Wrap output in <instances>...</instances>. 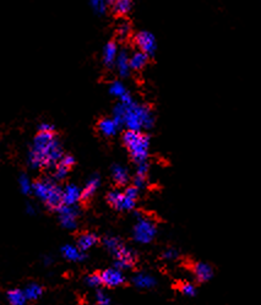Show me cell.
<instances>
[{
	"mask_svg": "<svg viewBox=\"0 0 261 305\" xmlns=\"http://www.w3.org/2000/svg\"><path fill=\"white\" fill-rule=\"evenodd\" d=\"M113 118L118 124L124 125L128 130L141 131L142 129H151L154 127L155 116L151 108L146 104L137 103L128 94L119 100V103L114 107Z\"/></svg>",
	"mask_w": 261,
	"mask_h": 305,
	"instance_id": "obj_1",
	"label": "cell"
},
{
	"mask_svg": "<svg viewBox=\"0 0 261 305\" xmlns=\"http://www.w3.org/2000/svg\"><path fill=\"white\" fill-rule=\"evenodd\" d=\"M62 158L63 149L56 136L53 133L40 131L30 152V164L34 168H43L61 162Z\"/></svg>",
	"mask_w": 261,
	"mask_h": 305,
	"instance_id": "obj_2",
	"label": "cell"
},
{
	"mask_svg": "<svg viewBox=\"0 0 261 305\" xmlns=\"http://www.w3.org/2000/svg\"><path fill=\"white\" fill-rule=\"evenodd\" d=\"M123 142L134 162H145L149 157L150 137L142 131L127 130L123 135Z\"/></svg>",
	"mask_w": 261,
	"mask_h": 305,
	"instance_id": "obj_3",
	"label": "cell"
},
{
	"mask_svg": "<svg viewBox=\"0 0 261 305\" xmlns=\"http://www.w3.org/2000/svg\"><path fill=\"white\" fill-rule=\"evenodd\" d=\"M34 193L52 208H58L63 203V190L50 180H38L35 183Z\"/></svg>",
	"mask_w": 261,
	"mask_h": 305,
	"instance_id": "obj_4",
	"label": "cell"
},
{
	"mask_svg": "<svg viewBox=\"0 0 261 305\" xmlns=\"http://www.w3.org/2000/svg\"><path fill=\"white\" fill-rule=\"evenodd\" d=\"M157 228L154 221L146 217H139L133 228V238L140 244H149L154 240Z\"/></svg>",
	"mask_w": 261,
	"mask_h": 305,
	"instance_id": "obj_5",
	"label": "cell"
},
{
	"mask_svg": "<svg viewBox=\"0 0 261 305\" xmlns=\"http://www.w3.org/2000/svg\"><path fill=\"white\" fill-rule=\"evenodd\" d=\"M107 201L112 207L118 211H130L135 207V201L136 200L130 199L125 195L124 191L113 190L107 195Z\"/></svg>",
	"mask_w": 261,
	"mask_h": 305,
	"instance_id": "obj_6",
	"label": "cell"
},
{
	"mask_svg": "<svg viewBox=\"0 0 261 305\" xmlns=\"http://www.w3.org/2000/svg\"><path fill=\"white\" fill-rule=\"evenodd\" d=\"M134 42L137 49L146 53L150 56L154 55L156 53V49H157V42H156L155 36L149 31H141L139 34H136Z\"/></svg>",
	"mask_w": 261,
	"mask_h": 305,
	"instance_id": "obj_7",
	"label": "cell"
},
{
	"mask_svg": "<svg viewBox=\"0 0 261 305\" xmlns=\"http://www.w3.org/2000/svg\"><path fill=\"white\" fill-rule=\"evenodd\" d=\"M58 216L61 221L62 226L67 229H75L77 224V216H79V211L75 206L70 205H61L58 208Z\"/></svg>",
	"mask_w": 261,
	"mask_h": 305,
	"instance_id": "obj_8",
	"label": "cell"
},
{
	"mask_svg": "<svg viewBox=\"0 0 261 305\" xmlns=\"http://www.w3.org/2000/svg\"><path fill=\"white\" fill-rule=\"evenodd\" d=\"M115 267L121 268V270H127V268L133 267L135 264V254L133 250L128 249L127 247L122 245L115 254Z\"/></svg>",
	"mask_w": 261,
	"mask_h": 305,
	"instance_id": "obj_9",
	"label": "cell"
},
{
	"mask_svg": "<svg viewBox=\"0 0 261 305\" xmlns=\"http://www.w3.org/2000/svg\"><path fill=\"white\" fill-rule=\"evenodd\" d=\"M102 282L107 287H118L122 286L125 282V276L123 274V271L118 267L108 268L101 273Z\"/></svg>",
	"mask_w": 261,
	"mask_h": 305,
	"instance_id": "obj_10",
	"label": "cell"
},
{
	"mask_svg": "<svg viewBox=\"0 0 261 305\" xmlns=\"http://www.w3.org/2000/svg\"><path fill=\"white\" fill-rule=\"evenodd\" d=\"M117 73L121 77H128L131 73L130 67V54L127 49L119 50V54L117 56L115 64H114Z\"/></svg>",
	"mask_w": 261,
	"mask_h": 305,
	"instance_id": "obj_11",
	"label": "cell"
},
{
	"mask_svg": "<svg viewBox=\"0 0 261 305\" xmlns=\"http://www.w3.org/2000/svg\"><path fill=\"white\" fill-rule=\"evenodd\" d=\"M119 47L115 42L110 41L108 42L106 46L103 47V52H102V62L107 68L114 67L117 60V56L119 54Z\"/></svg>",
	"mask_w": 261,
	"mask_h": 305,
	"instance_id": "obj_12",
	"label": "cell"
},
{
	"mask_svg": "<svg viewBox=\"0 0 261 305\" xmlns=\"http://www.w3.org/2000/svg\"><path fill=\"white\" fill-rule=\"evenodd\" d=\"M81 199H82V191L76 185L70 184L68 187H65V189L63 190V203L64 205L74 206Z\"/></svg>",
	"mask_w": 261,
	"mask_h": 305,
	"instance_id": "obj_13",
	"label": "cell"
},
{
	"mask_svg": "<svg viewBox=\"0 0 261 305\" xmlns=\"http://www.w3.org/2000/svg\"><path fill=\"white\" fill-rule=\"evenodd\" d=\"M97 128H98V131H100L102 135L110 137V136H114L117 133H118L121 125L118 124V121H117L114 118H104V119H101V120L98 121Z\"/></svg>",
	"mask_w": 261,
	"mask_h": 305,
	"instance_id": "obj_14",
	"label": "cell"
},
{
	"mask_svg": "<svg viewBox=\"0 0 261 305\" xmlns=\"http://www.w3.org/2000/svg\"><path fill=\"white\" fill-rule=\"evenodd\" d=\"M193 272L199 282H208L214 276V270L209 264L205 262H196L193 266Z\"/></svg>",
	"mask_w": 261,
	"mask_h": 305,
	"instance_id": "obj_15",
	"label": "cell"
},
{
	"mask_svg": "<svg viewBox=\"0 0 261 305\" xmlns=\"http://www.w3.org/2000/svg\"><path fill=\"white\" fill-rule=\"evenodd\" d=\"M108 7L112 8L113 13L118 16H125L133 8V0H107Z\"/></svg>",
	"mask_w": 261,
	"mask_h": 305,
	"instance_id": "obj_16",
	"label": "cell"
},
{
	"mask_svg": "<svg viewBox=\"0 0 261 305\" xmlns=\"http://www.w3.org/2000/svg\"><path fill=\"white\" fill-rule=\"evenodd\" d=\"M149 59H150V55L146 54V53L141 52V50H136V52H134L133 54H130L131 70H134V71L142 70V69L149 64Z\"/></svg>",
	"mask_w": 261,
	"mask_h": 305,
	"instance_id": "obj_17",
	"label": "cell"
},
{
	"mask_svg": "<svg viewBox=\"0 0 261 305\" xmlns=\"http://www.w3.org/2000/svg\"><path fill=\"white\" fill-rule=\"evenodd\" d=\"M134 285L140 289H150L156 286V280L154 276L149 273H137L133 280Z\"/></svg>",
	"mask_w": 261,
	"mask_h": 305,
	"instance_id": "obj_18",
	"label": "cell"
},
{
	"mask_svg": "<svg viewBox=\"0 0 261 305\" xmlns=\"http://www.w3.org/2000/svg\"><path fill=\"white\" fill-rule=\"evenodd\" d=\"M98 239L94 233H83L81 234L79 239H77V247L80 248V250L86 251L89 249H91L92 247H95L97 244Z\"/></svg>",
	"mask_w": 261,
	"mask_h": 305,
	"instance_id": "obj_19",
	"label": "cell"
},
{
	"mask_svg": "<svg viewBox=\"0 0 261 305\" xmlns=\"http://www.w3.org/2000/svg\"><path fill=\"white\" fill-rule=\"evenodd\" d=\"M62 253L64 258L70 260V261H81L85 258L82 250H80L79 247H74V245H65L62 249Z\"/></svg>",
	"mask_w": 261,
	"mask_h": 305,
	"instance_id": "obj_20",
	"label": "cell"
},
{
	"mask_svg": "<svg viewBox=\"0 0 261 305\" xmlns=\"http://www.w3.org/2000/svg\"><path fill=\"white\" fill-rule=\"evenodd\" d=\"M112 175H113V180L115 181L118 185H125L128 184L129 181V173L128 170L124 168L123 166H114L112 169Z\"/></svg>",
	"mask_w": 261,
	"mask_h": 305,
	"instance_id": "obj_21",
	"label": "cell"
},
{
	"mask_svg": "<svg viewBox=\"0 0 261 305\" xmlns=\"http://www.w3.org/2000/svg\"><path fill=\"white\" fill-rule=\"evenodd\" d=\"M98 187H100V178L96 175L90 178V180L87 181L82 190V199H90L98 189Z\"/></svg>",
	"mask_w": 261,
	"mask_h": 305,
	"instance_id": "obj_22",
	"label": "cell"
},
{
	"mask_svg": "<svg viewBox=\"0 0 261 305\" xmlns=\"http://www.w3.org/2000/svg\"><path fill=\"white\" fill-rule=\"evenodd\" d=\"M109 94L112 96H114V97H117V98H119V100H121L123 96H125L128 94V89L122 81H119V80H115V81H113L109 85Z\"/></svg>",
	"mask_w": 261,
	"mask_h": 305,
	"instance_id": "obj_23",
	"label": "cell"
},
{
	"mask_svg": "<svg viewBox=\"0 0 261 305\" xmlns=\"http://www.w3.org/2000/svg\"><path fill=\"white\" fill-rule=\"evenodd\" d=\"M8 299L11 305H25L27 298L25 292L20 291V289H13L8 293Z\"/></svg>",
	"mask_w": 261,
	"mask_h": 305,
	"instance_id": "obj_24",
	"label": "cell"
},
{
	"mask_svg": "<svg viewBox=\"0 0 261 305\" xmlns=\"http://www.w3.org/2000/svg\"><path fill=\"white\" fill-rule=\"evenodd\" d=\"M131 34V25L127 20L119 21L118 26H117V35L121 40H127Z\"/></svg>",
	"mask_w": 261,
	"mask_h": 305,
	"instance_id": "obj_25",
	"label": "cell"
},
{
	"mask_svg": "<svg viewBox=\"0 0 261 305\" xmlns=\"http://www.w3.org/2000/svg\"><path fill=\"white\" fill-rule=\"evenodd\" d=\"M42 293H43V289H42L41 286L38 285H30L27 288L25 289V295L27 299H30V300H36V299H38L42 295Z\"/></svg>",
	"mask_w": 261,
	"mask_h": 305,
	"instance_id": "obj_26",
	"label": "cell"
},
{
	"mask_svg": "<svg viewBox=\"0 0 261 305\" xmlns=\"http://www.w3.org/2000/svg\"><path fill=\"white\" fill-rule=\"evenodd\" d=\"M90 5L94 9L95 13L98 15H103L108 8L107 0H90Z\"/></svg>",
	"mask_w": 261,
	"mask_h": 305,
	"instance_id": "obj_27",
	"label": "cell"
},
{
	"mask_svg": "<svg viewBox=\"0 0 261 305\" xmlns=\"http://www.w3.org/2000/svg\"><path fill=\"white\" fill-rule=\"evenodd\" d=\"M104 245H106V248L108 250L110 251L112 254H115L117 251H118L119 248L122 247L123 243L121 240H119L118 238H114V237H108L104 239Z\"/></svg>",
	"mask_w": 261,
	"mask_h": 305,
	"instance_id": "obj_28",
	"label": "cell"
},
{
	"mask_svg": "<svg viewBox=\"0 0 261 305\" xmlns=\"http://www.w3.org/2000/svg\"><path fill=\"white\" fill-rule=\"evenodd\" d=\"M86 285L90 286V287H94V288H97V287L103 285V282H102L101 274L100 273L90 274V276L86 278Z\"/></svg>",
	"mask_w": 261,
	"mask_h": 305,
	"instance_id": "obj_29",
	"label": "cell"
},
{
	"mask_svg": "<svg viewBox=\"0 0 261 305\" xmlns=\"http://www.w3.org/2000/svg\"><path fill=\"white\" fill-rule=\"evenodd\" d=\"M20 188H21V190H22V193L28 194V193H31L32 190H34V184L31 183V180H30V179L27 178L26 175H21Z\"/></svg>",
	"mask_w": 261,
	"mask_h": 305,
	"instance_id": "obj_30",
	"label": "cell"
},
{
	"mask_svg": "<svg viewBox=\"0 0 261 305\" xmlns=\"http://www.w3.org/2000/svg\"><path fill=\"white\" fill-rule=\"evenodd\" d=\"M69 170H70V168H68V167L63 166V164L59 163L58 167L54 169V178L58 179V180H62V179H64L65 176L68 175Z\"/></svg>",
	"mask_w": 261,
	"mask_h": 305,
	"instance_id": "obj_31",
	"label": "cell"
},
{
	"mask_svg": "<svg viewBox=\"0 0 261 305\" xmlns=\"http://www.w3.org/2000/svg\"><path fill=\"white\" fill-rule=\"evenodd\" d=\"M181 292L184 295H188V297H193V295H195V293H196V289H195V287L191 283L185 282L181 285Z\"/></svg>",
	"mask_w": 261,
	"mask_h": 305,
	"instance_id": "obj_32",
	"label": "cell"
},
{
	"mask_svg": "<svg viewBox=\"0 0 261 305\" xmlns=\"http://www.w3.org/2000/svg\"><path fill=\"white\" fill-rule=\"evenodd\" d=\"M149 173V164L145 162L137 163V168H136V175L137 176H142V178H146Z\"/></svg>",
	"mask_w": 261,
	"mask_h": 305,
	"instance_id": "obj_33",
	"label": "cell"
},
{
	"mask_svg": "<svg viewBox=\"0 0 261 305\" xmlns=\"http://www.w3.org/2000/svg\"><path fill=\"white\" fill-rule=\"evenodd\" d=\"M124 193H125V195L129 196L130 199H133V200H136L137 196H139V189H137L135 185H133V187H128L127 189L124 190Z\"/></svg>",
	"mask_w": 261,
	"mask_h": 305,
	"instance_id": "obj_34",
	"label": "cell"
},
{
	"mask_svg": "<svg viewBox=\"0 0 261 305\" xmlns=\"http://www.w3.org/2000/svg\"><path fill=\"white\" fill-rule=\"evenodd\" d=\"M97 301L100 305H113L112 301H110V299L108 298L103 292L97 293Z\"/></svg>",
	"mask_w": 261,
	"mask_h": 305,
	"instance_id": "obj_35",
	"label": "cell"
},
{
	"mask_svg": "<svg viewBox=\"0 0 261 305\" xmlns=\"http://www.w3.org/2000/svg\"><path fill=\"white\" fill-rule=\"evenodd\" d=\"M59 163L63 164V166L68 167V168H71V167L74 166L75 161H74V157H71V156H63V158Z\"/></svg>",
	"mask_w": 261,
	"mask_h": 305,
	"instance_id": "obj_36",
	"label": "cell"
},
{
	"mask_svg": "<svg viewBox=\"0 0 261 305\" xmlns=\"http://www.w3.org/2000/svg\"><path fill=\"white\" fill-rule=\"evenodd\" d=\"M146 184V178H142V176H135L134 179V185L137 188V189H141V188L145 187Z\"/></svg>",
	"mask_w": 261,
	"mask_h": 305,
	"instance_id": "obj_37",
	"label": "cell"
},
{
	"mask_svg": "<svg viewBox=\"0 0 261 305\" xmlns=\"http://www.w3.org/2000/svg\"><path fill=\"white\" fill-rule=\"evenodd\" d=\"M177 255H178V254H177V251L174 250V249H168V250H166L163 253V258L166 259V260H173V259H176Z\"/></svg>",
	"mask_w": 261,
	"mask_h": 305,
	"instance_id": "obj_38",
	"label": "cell"
},
{
	"mask_svg": "<svg viewBox=\"0 0 261 305\" xmlns=\"http://www.w3.org/2000/svg\"><path fill=\"white\" fill-rule=\"evenodd\" d=\"M54 127L52 124H48V123H43L40 125V131L42 133H53Z\"/></svg>",
	"mask_w": 261,
	"mask_h": 305,
	"instance_id": "obj_39",
	"label": "cell"
}]
</instances>
